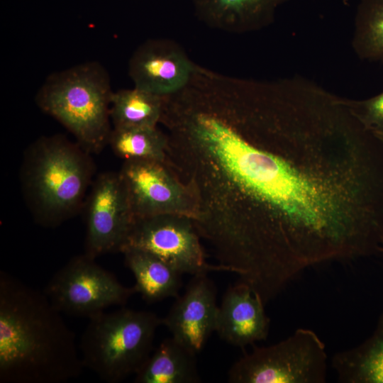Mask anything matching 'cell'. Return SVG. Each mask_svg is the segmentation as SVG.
<instances>
[{"instance_id": "1", "label": "cell", "mask_w": 383, "mask_h": 383, "mask_svg": "<svg viewBox=\"0 0 383 383\" xmlns=\"http://www.w3.org/2000/svg\"><path fill=\"white\" fill-rule=\"evenodd\" d=\"M161 123L201 238L238 273L285 282L355 259L383 221L382 142L309 79L201 67L167 99Z\"/></svg>"}, {"instance_id": "2", "label": "cell", "mask_w": 383, "mask_h": 383, "mask_svg": "<svg viewBox=\"0 0 383 383\" xmlns=\"http://www.w3.org/2000/svg\"><path fill=\"white\" fill-rule=\"evenodd\" d=\"M79 350L45 292L1 271L0 382H66L82 373Z\"/></svg>"}, {"instance_id": "3", "label": "cell", "mask_w": 383, "mask_h": 383, "mask_svg": "<svg viewBox=\"0 0 383 383\" xmlns=\"http://www.w3.org/2000/svg\"><path fill=\"white\" fill-rule=\"evenodd\" d=\"M95 170L91 154L62 135L35 140L25 152L20 174L23 194L35 221L53 228L77 214Z\"/></svg>"}, {"instance_id": "4", "label": "cell", "mask_w": 383, "mask_h": 383, "mask_svg": "<svg viewBox=\"0 0 383 383\" xmlns=\"http://www.w3.org/2000/svg\"><path fill=\"white\" fill-rule=\"evenodd\" d=\"M113 92L105 67L89 61L50 74L38 91L35 101L92 155L109 145Z\"/></svg>"}, {"instance_id": "5", "label": "cell", "mask_w": 383, "mask_h": 383, "mask_svg": "<svg viewBox=\"0 0 383 383\" xmlns=\"http://www.w3.org/2000/svg\"><path fill=\"white\" fill-rule=\"evenodd\" d=\"M79 342L84 367L108 383L135 374L152 352L162 318L155 313L121 308L90 317Z\"/></svg>"}, {"instance_id": "6", "label": "cell", "mask_w": 383, "mask_h": 383, "mask_svg": "<svg viewBox=\"0 0 383 383\" xmlns=\"http://www.w3.org/2000/svg\"><path fill=\"white\" fill-rule=\"evenodd\" d=\"M326 345L309 328H298L274 345L254 346L231 367V383H324Z\"/></svg>"}, {"instance_id": "7", "label": "cell", "mask_w": 383, "mask_h": 383, "mask_svg": "<svg viewBox=\"0 0 383 383\" xmlns=\"http://www.w3.org/2000/svg\"><path fill=\"white\" fill-rule=\"evenodd\" d=\"M43 292L60 313L89 318L111 306L124 305L136 293L86 253L57 271Z\"/></svg>"}, {"instance_id": "8", "label": "cell", "mask_w": 383, "mask_h": 383, "mask_svg": "<svg viewBox=\"0 0 383 383\" xmlns=\"http://www.w3.org/2000/svg\"><path fill=\"white\" fill-rule=\"evenodd\" d=\"M201 235L193 218L161 214L135 218L121 252L126 248L149 252L181 274L196 275L213 271L227 272L221 265L207 262Z\"/></svg>"}, {"instance_id": "9", "label": "cell", "mask_w": 383, "mask_h": 383, "mask_svg": "<svg viewBox=\"0 0 383 383\" xmlns=\"http://www.w3.org/2000/svg\"><path fill=\"white\" fill-rule=\"evenodd\" d=\"M118 172L135 218L176 214L196 218L198 204L193 191L167 162L126 160Z\"/></svg>"}, {"instance_id": "10", "label": "cell", "mask_w": 383, "mask_h": 383, "mask_svg": "<svg viewBox=\"0 0 383 383\" xmlns=\"http://www.w3.org/2000/svg\"><path fill=\"white\" fill-rule=\"evenodd\" d=\"M83 209L85 213V252L96 258L120 252L135 219L119 172L95 177Z\"/></svg>"}, {"instance_id": "11", "label": "cell", "mask_w": 383, "mask_h": 383, "mask_svg": "<svg viewBox=\"0 0 383 383\" xmlns=\"http://www.w3.org/2000/svg\"><path fill=\"white\" fill-rule=\"evenodd\" d=\"M196 65L179 43L171 39L152 38L135 49L128 70L135 87L164 97L189 83Z\"/></svg>"}, {"instance_id": "12", "label": "cell", "mask_w": 383, "mask_h": 383, "mask_svg": "<svg viewBox=\"0 0 383 383\" xmlns=\"http://www.w3.org/2000/svg\"><path fill=\"white\" fill-rule=\"evenodd\" d=\"M218 309L214 284L207 274H196L162 318V325L173 338L197 354L216 330Z\"/></svg>"}, {"instance_id": "13", "label": "cell", "mask_w": 383, "mask_h": 383, "mask_svg": "<svg viewBox=\"0 0 383 383\" xmlns=\"http://www.w3.org/2000/svg\"><path fill=\"white\" fill-rule=\"evenodd\" d=\"M265 304L250 286L239 280L223 296L215 332L228 344L241 348L265 340L270 325Z\"/></svg>"}, {"instance_id": "14", "label": "cell", "mask_w": 383, "mask_h": 383, "mask_svg": "<svg viewBox=\"0 0 383 383\" xmlns=\"http://www.w3.org/2000/svg\"><path fill=\"white\" fill-rule=\"evenodd\" d=\"M197 18L207 26L231 33L261 30L289 0H192Z\"/></svg>"}, {"instance_id": "15", "label": "cell", "mask_w": 383, "mask_h": 383, "mask_svg": "<svg viewBox=\"0 0 383 383\" xmlns=\"http://www.w3.org/2000/svg\"><path fill=\"white\" fill-rule=\"evenodd\" d=\"M121 253L135 278L133 287L145 301L153 303L179 295L182 274L171 265L140 249L126 248Z\"/></svg>"}, {"instance_id": "16", "label": "cell", "mask_w": 383, "mask_h": 383, "mask_svg": "<svg viewBox=\"0 0 383 383\" xmlns=\"http://www.w3.org/2000/svg\"><path fill=\"white\" fill-rule=\"evenodd\" d=\"M136 383H196V353L172 337L160 342L135 373Z\"/></svg>"}, {"instance_id": "17", "label": "cell", "mask_w": 383, "mask_h": 383, "mask_svg": "<svg viewBox=\"0 0 383 383\" xmlns=\"http://www.w3.org/2000/svg\"><path fill=\"white\" fill-rule=\"evenodd\" d=\"M331 366L339 382L383 383V312L372 334L358 345L335 353Z\"/></svg>"}, {"instance_id": "18", "label": "cell", "mask_w": 383, "mask_h": 383, "mask_svg": "<svg viewBox=\"0 0 383 383\" xmlns=\"http://www.w3.org/2000/svg\"><path fill=\"white\" fill-rule=\"evenodd\" d=\"M163 97L133 87L113 91L110 116L113 127L157 126Z\"/></svg>"}, {"instance_id": "19", "label": "cell", "mask_w": 383, "mask_h": 383, "mask_svg": "<svg viewBox=\"0 0 383 383\" xmlns=\"http://www.w3.org/2000/svg\"><path fill=\"white\" fill-rule=\"evenodd\" d=\"M168 139L157 126L113 127L109 145L123 161L146 160L167 162Z\"/></svg>"}, {"instance_id": "20", "label": "cell", "mask_w": 383, "mask_h": 383, "mask_svg": "<svg viewBox=\"0 0 383 383\" xmlns=\"http://www.w3.org/2000/svg\"><path fill=\"white\" fill-rule=\"evenodd\" d=\"M352 47L360 59L383 63V0L360 1Z\"/></svg>"}, {"instance_id": "21", "label": "cell", "mask_w": 383, "mask_h": 383, "mask_svg": "<svg viewBox=\"0 0 383 383\" xmlns=\"http://www.w3.org/2000/svg\"><path fill=\"white\" fill-rule=\"evenodd\" d=\"M345 102L365 128L377 137L383 135V91L365 99L345 98Z\"/></svg>"}, {"instance_id": "22", "label": "cell", "mask_w": 383, "mask_h": 383, "mask_svg": "<svg viewBox=\"0 0 383 383\" xmlns=\"http://www.w3.org/2000/svg\"><path fill=\"white\" fill-rule=\"evenodd\" d=\"M380 253H383V238H382V245H381V248H380Z\"/></svg>"}, {"instance_id": "23", "label": "cell", "mask_w": 383, "mask_h": 383, "mask_svg": "<svg viewBox=\"0 0 383 383\" xmlns=\"http://www.w3.org/2000/svg\"><path fill=\"white\" fill-rule=\"evenodd\" d=\"M383 142V135L378 137Z\"/></svg>"}]
</instances>
